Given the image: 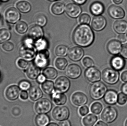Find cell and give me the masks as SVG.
Instances as JSON below:
<instances>
[{
	"instance_id": "obj_1",
	"label": "cell",
	"mask_w": 127,
	"mask_h": 126,
	"mask_svg": "<svg viewBox=\"0 0 127 126\" xmlns=\"http://www.w3.org/2000/svg\"><path fill=\"white\" fill-rule=\"evenodd\" d=\"M72 40L74 43L79 47H88L94 42L95 35L89 25L81 24L74 30L72 34Z\"/></svg>"
},
{
	"instance_id": "obj_2",
	"label": "cell",
	"mask_w": 127,
	"mask_h": 126,
	"mask_svg": "<svg viewBox=\"0 0 127 126\" xmlns=\"http://www.w3.org/2000/svg\"><path fill=\"white\" fill-rule=\"evenodd\" d=\"M107 90L106 86L103 82L99 81L93 83L89 89L90 96L94 100H99L104 97Z\"/></svg>"
},
{
	"instance_id": "obj_3",
	"label": "cell",
	"mask_w": 127,
	"mask_h": 126,
	"mask_svg": "<svg viewBox=\"0 0 127 126\" xmlns=\"http://www.w3.org/2000/svg\"><path fill=\"white\" fill-rule=\"evenodd\" d=\"M36 51L34 44L23 43L19 48V53L21 57L27 61H31L35 59Z\"/></svg>"
},
{
	"instance_id": "obj_4",
	"label": "cell",
	"mask_w": 127,
	"mask_h": 126,
	"mask_svg": "<svg viewBox=\"0 0 127 126\" xmlns=\"http://www.w3.org/2000/svg\"><path fill=\"white\" fill-rule=\"evenodd\" d=\"M101 76L102 80L105 83L111 85L117 84L120 77L118 71L110 68L104 69L102 72Z\"/></svg>"
},
{
	"instance_id": "obj_5",
	"label": "cell",
	"mask_w": 127,
	"mask_h": 126,
	"mask_svg": "<svg viewBox=\"0 0 127 126\" xmlns=\"http://www.w3.org/2000/svg\"><path fill=\"white\" fill-rule=\"evenodd\" d=\"M70 115V110L66 106L56 107L52 112V117L55 120L59 122L68 120Z\"/></svg>"
},
{
	"instance_id": "obj_6",
	"label": "cell",
	"mask_w": 127,
	"mask_h": 126,
	"mask_svg": "<svg viewBox=\"0 0 127 126\" xmlns=\"http://www.w3.org/2000/svg\"><path fill=\"white\" fill-rule=\"evenodd\" d=\"M53 107V104L50 100L42 98L35 103L34 110L38 114H47L52 110Z\"/></svg>"
},
{
	"instance_id": "obj_7",
	"label": "cell",
	"mask_w": 127,
	"mask_h": 126,
	"mask_svg": "<svg viewBox=\"0 0 127 126\" xmlns=\"http://www.w3.org/2000/svg\"><path fill=\"white\" fill-rule=\"evenodd\" d=\"M118 112L117 109L113 107L108 106L104 109L101 114L102 120L106 123H113L117 119Z\"/></svg>"
},
{
	"instance_id": "obj_8",
	"label": "cell",
	"mask_w": 127,
	"mask_h": 126,
	"mask_svg": "<svg viewBox=\"0 0 127 126\" xmlns=\"http://www.w3.org/2000/svg\"><path fill=\"white\" fill-rule=\"evenodd\" d=\"M71 81L65 76H60L55 81V90L59 92L65 93L67 92L71 87Z\"/></svg>"
},
{
	"instance_id": "obj_9",
	"label": "cell",
	"mask_w": 127,
	"mask_h": 126,
	"mask_svg": "<svg viewBox=\"0 0 127 126\" xmlns=\"http://www.w3.org/2000/svg\"><path fill=\"white\" fill-rule=\"evenodd\" d=\"M50 52L47 49L39 51L35 58L34 64L39 69L45 68L49 64Z\"/></svg>"
},
{
	"instance_id": "obj_10",
	"label": "cell",
	"mask_w": 127,
	"mask_h": 126,
	"mask_svg": "<svg viewBox=\"0 0 127 126\" xmlns=\"http://www.w3.org/2000/svg\"><path fill=\"white\" fill-rule=\"evenodd\" d=\"M84 75L89 82L93 83L98 82L101 79L100 71L95 67L87 68L84 72Z\"/></svg>"
},
{
	"instance_id": "obj_11",
	"label": "cell",
	"mask_w": 127,
	"mask_h": 126,
	"mask_svg": "<svg viewBox=\"0 0 127 126\" xmlns=\"http://www.w3.org/2000/svg\"><path fill=\"white\" fill-rule=\"evenodd\" d=\"M6 21L10 24H15L18 22L21 18L19 11L14 7L8 8L4 14Z\"/></svg>"
},
{
	"instance_id": "obj_12",
	"label": "cell",
	"mask_w": 127,
	"mask_h": 126,
	"mask_svg": "<svg viewBox=\"0 0 127 126\" xmlns=\"http://www.w3.org/2000/svg\"><path fill=\"white\" fill-rule=\"evenodd\" d=\"M71 101L74 106L81 107L88 103V98L86 94L81 91H76L71 96Z\"/></svg>"
},
{
	"instance_id": "obj_13",
	"label": "cell",
	"mask_w": 127,
	"mask_h": 126,
	"mask_svg": "<svg viewBox=\"0 0 127 126\" xmlns=\"http://www.w3.org/2000/svg\"><path fill=\"white\" fill-rule=\"evenodd\" d=\"M21 89L18 86L12 85L8 87L5 92V96L8 100L15 101L19 97Z\"/></svg>"
},
{
	"instance_id": "obj_14",
	"label": "cell",
	"mask_w": 127,
	"mask_h": 126,
	"mask_svg": "<svg viewBox=\"0 0 127 126\" xmlns=\"http://www.w3.org/2000/svg\"><path fill=\"white\" fill-rule=\"evenodd\" d=\"M82 70L80 67L75 64H70L67 67L66 74L68 77L75 80L80 77L82 74Z\"/></svg>"
},
{
	"instance_id": "obj_15",
	"label": "cell",
	"mask_w": 127,
	"mask_h": 126,
	"mask_svg": "<svg viewBox=\"0 0 127 126\" xmlns=\"http://www.w3.org/2000/svg\"><path fill=\"white\" fill-rule=\"evenodd\" d=\"M65 11L69 17L72 18H76L81 14L82 9L77 4L70 3L66 5Z\"/></svg>"
},
{
	"instance_id": "obj_16",
	"label": "cell",
	"mask_w": 127,
	"mask_h": 126,
	"mask_svg": "<svg viewBox=\"0 0 127 126\" xmlns=\"http://www.w3.org/2000/svg\"><path fill=\"white\" fill-rule=\"evenodd\" d=\"M107 24V21L104 16L101 15L95 16L91 23L92 28L95 31L100 32L103 30Z\"/></svg>"
},
{
	"instance_id": "obj_17",
	"label": "cell",
	"mask_w": 127,
	"mask_h": 126,
	"mask_svg": "<svg viewBox=\"0 0 127 126\" xmlns=\"http://www.w3.org/2000/svg\"><path fill=\"white\" fill-rule=\"evenodd\" d=\"M84 52L83 49L79 46L74 47L69 50L68 55L69 58L75 62L80 60L83 57Z\"/></svg>"
},
{
	"instance_id": "obj_18",
	"label": "cell",
	"mask_w": 127,
	"mask_h": 126,
	"mask_svg": "<svg viewBox=\"0 0 127 126\" xmlns=\"http://www.w3.org/2000/svg\"><path fill=\"white\" fill-rule=\"evenodd\" d=\"M109 15L115 19H120L124 18L125 12L124 9L119 6L112 5L108 9Z\"/></svg>"
},
{
	"instance_id": "obj_19",
	"label": "cell",
	"mask_w": 127,
	"mask_h": 126,
	"mask_svg": "<svg viewBox=\"0 0 127 126\" xmlns=\"http://www.w3.org/2000/svg\"><path fill=\"white\" fill-rule=\"evenodd\" d=\"M122 44L119 40H112L110 41L107 45V49L110 54L117 55L122 49Z\"/></svg>"
},
{
	"instance_id": "obj_20",
	"label": "cell",
	"mask_w": 127,
	"mask_h": 126,
	"mask_svg": "<svg viewBox=\"0 0 127 126\" xmlns=\"http://www.w3.org/2000/svg\"><path fill=\"white\" fill-rule=\"evenodd\" d=\"M110 64L112 69L117 71H121L124 68L126 62L122 56L116 55L111 58Z\"/></svg>"
},
{
	"instance_id": "obj_21",
	"label": "cell",
	"mask_w": 127,
	"mask_h": 126,
	"mask_svg": "<svg viewBox=\"0 0 127 126\" xmlns=\"http://www.w3.org/2000/svg\"><path fill=\"white\" fill-rule=\"evenodd\" d=\"M53 102L57 106H62L66 104L67 101V97L64 93L56 91L51 95Z\"/></svg>"
},
{
	"instance_id": "obj_22",
	"label": "cell",
	"mask_w": 127,
	"mask_h": 126,
	"mask_svg": "<svg viewBox=\"0 0 127 126\" xmlns=\"http://www.w3.org/2000/svg\"><path fill=\"white\" fill-rule=\"evenodd\" d=\"M30 99L33 102L38 101L43 97L44 94L41 88L37 86H32L29 91Z\"/></svg>"
},
{
	"instance_id": "obj_23",
	"label": "cell",
	"mask_w": 127,
	"mask_h": 126,
	"mask_svg": "<svg viewBox=\"0 0 127 126\" xmlns=\"http://www.w3.org/2000/svg\"><path fill=\"white\" fill-rule=\"evenodd\" d=\"M117 92L113 90H107L103 97L104 102L107 105L113 106L116 104L118 100Z\"/></svg>"
},
{
	"instance_id": "obj_24",
	"label": "cell",
	"mask_w": 127,
	"mask_h": 126,
	"mask_svg": "<svg viewBox=\"0 0 127 126\" xmlns=\"http://www.w3.org/2000/svg\"><path fill=\"white\" fill-rule=\"evenodd\" d=\"M28 36L33 40H36L43 37L44 31L41 27L38 25L32 26L28 32Z\"/></svg>"
},
{
	"instance_id": "obj_25",
	"label": "cell",
	"mask_w": 127,
	"mask_h": 126,
	"mask_svg": "<svg viewBox=\"0 0 127 126\" xmlns=\"http://www.w3.org/2000/svg\"><path fill=\"white\" fill-rule=\"evenodd\" d=\"M41 73L40 69L35 64H30L26 70L27 77L31 80H36Z\"/></svg>"
},
{
	"instance_id": "obj_26",
	"label": "cell",
	"mask_w": 127,
	"mask_h": 126,
	"mask_svg": "<svg viewBox=\"0 0 127 126\" xmlns=\"http://www.w3.org/2000/svg\"><path fill=\"white\" fill-rule=\"evenodd\" d=\"M113 28L118 34H125L127 32V21L123 20L116 21L113 24Z\"/></svg>"
},
{
	"instance_id": "obj_27",
	"label": "cell",
	"mask_w": 127,
	"mask_h": 126,
	"mask_svg": "<svg viewBox=\"0 0 127 126\" xmlns=\"http://www.w3.org/2000/svg\"><path fill=\"white\" fill-rule=\"evenodd\" d=\"M104 10L103 4L99 1L93 2L90 6V12L92 14L95 16L101 15L103 13Z\"/></svg>"
},
{
	"instance_id": "obj_28",
	"label": "cell",
	"mask_w": 127,
	"mask_h": 126,
	"mask_svg": "<svg viewBox=\"0 0 127 126\" xmlns=\"http://www.w3.org/2000/svg\"><path fill=\"white\" fill-rule=\"evenodd\" d=\"M50 117L46 114H41L36 115L34 122L36 126H46L50 123Z\"/></svg>"
},
{
	"instance_id": "obj_29",
	"label": "cell",
	"mask_w": 127,
	"mask_h": 126,
	"mask_svg": "<svg viewBox=\"0 0 127 126\" xmlns=\"http://www.w3.org/2000/svg\"><path fill=\"white\" fill-rule=\"evenodd\" d=\"M41 87L44 93L48 95H51L55 91V86L53 81L46 80L42 84Z\"/></svg>"
},
{
	"instance_id": "obj_30",
	"label": "cell",
	"mask_w": 127,
	"mask_h": 126,
	"mask_svg": "<svg viewBox=\"0 0 127 126\" xmlns=\"http://www.w3.org/2000/svg\"><path fill=\"white\" fill-rule=\"evenodd\" d=\"M98 117L95 115L89 114L84 116L82 123L84 126H94L97 121Z\"/></svg>"
},
{
	"instance_id": "obj_31",
	"label": "cell",
	"mask_w": 127,
	"mask_h": 126,
	"mask_svg": "<svg viewBox=\"0 0 127 126\" xmlns=\"http://www.w3.org/2000/svg\"><path fill=\"white\" fill-rule=\"evenodd\" d=\"M42 74L49 80H54L58 76V72L55 68L53 67H48L44 69Z\"/></svg>"
},
{
	"instance_id": "obj_32",
	"label": "cell",
	"mask_w": 127,
	"mask_h": 126,
	"mask_svg": "<svg viewBox=\"0 0 127 126\" xmlns=\"http://www.w3.org/2000/svg\"><path fill=\"white\" fill-rule=\"evenodd\" d=\"M17 9L23 13L29 12L31 9L30 4L27 1L21 0L18 1L16 4Z\"/></svg>"
},
{
	"instance_id": "obj_33",
	"label": "cell",
	"mask_w": 127,
	"mask_h": 126,
	"mask_svg": "<svg viewBox=\"0 0 127 126\" xmlns=\"http://www.w3.org/2000/svg\"><path fill=\"white\" fill-rule=\"evenodd\" d=\"M65 10V4L61 2H57L54 3L51 7V12L53 14L56 15H62Z\"/></svg>"
},
{
	"instance_id": "obj_34",
	"label": "cell",
	"mask_w": 127,
	"mask_h": 126,
	"mask_svg": "<svg viewBox=\"0 0 127 126\" xmlns=\"http://www.w3.org/2000/svg\"><path fill=\"white\" fill-rule=\"evenodd\" d=\"M34 46L38 51L44 50L47 49L48 47V42L46 39L42 37L36 40Z\"/></svg>"
},
{
	"instance_id": "obj_35",
	"label": "cell",
	"mask_w": 127,
	"mask_h": 126,
	"mask_svg": "<svg viewBox=\"0 0 127 126\" xmlns=\"http://www.w3.org/2000/svg\"><path fill=\"white\" fill-rule=\"evenodd\" d=\"M69 50L68 47L63 44H61L56 47L55 53L59 57H65L68 54Z\"/></svg>"
},
{
	"instance_id": "obj_36",
	"label": "cell",
	"mask_w": 127,
	"mask_h": 126,
	"mask_svg": "<svg viewBox=\"0 0 127 126\" xmlns=\"http://www.w3.org/2000/svg\"><path fill=\"white\" fill-rule=\"evenodd\" d=\"M11 33L9 30L5 28L0 29V43H4L9 40Z\"/></svg>"
},
{
	"instance_id": "obj_37",
	"label": "cell",
	"mask_w": 127,
	"mask_h": 126,
	"mask_svg": "<svg viewBox=\"0 0 127 126\" xmlns=\"http://www.w3.org/2000/svg\"><path fill=\"white\" fill-rule=\"evenodd\" d=\"M68 62L67 60L64 58H58L55 61V66L59 70H64L66 68Z\"/></svg>"
},
{
	"instance_id": "obj_38",
	"label": "cell",
	"mask_w": 127,
	"mask_h": 126,
	"mask_svg": "<svg viewBox=\"0 0 127 126\" xmlns=\"http://www.w3.org/2000/svg\"><path fill=\"white\" fill-rule=\"evenodd\" d=\"M90 111L94 114H100L103 109V106L102 104L99 102L93 103L90 107Z\"/></svg>"
},
{
	"instance_id": "obj_39",
	"label": "cell",
	"mask_w": 127,
	"mask_h": 126,
	"mask_svg": "<svg viewBox=\"0 0 127 126\" xmlns=\"http://www.w3.org/2000/svg\"><path fill=\"white\" fill-rule=\"evenodd\" d=\"M28 26L24 21H21L16 23L15 30L16 32L20 34L25 33L28 29Z\"/></svg>"
},
{
	"instance_id": "obj_40",
	"label": "cell",
	"mask_w": 127,
	"mask_h": 126,
	"mask_svg": "<svg viewBox=\"0 0 127 126\" xmlns=\"http://www.w3.org/2000/svg\"><path fill=\"white\" fill-rule=\"evenodd\" d=\"M34 21L36 25L43 27L47 24V18L44 15L40 14L35 17Z\"/></svg>"
},
{
	"instance_id": "obj_41",
	"label": "cell",
	"mask_w": 127,
	"mask_h": 126,
	"mask_svg": "<svg viewBox=\"0 0 127 126\" xmlns=\"http://www.w3.org/2000/svg\"><path fill=\"white\" fill-rule=\"evenodd\" d=\"M21 90L24 91L29 90L32 87L30 81L27 80H22L20 81L18 84Z\"/></svg>"
},
{
	"instance_id": "obj_42",
	"label": "cell",
	"mask_w": 127,
	"mask_h": 126,
	"mask_svg": "<svg viewBox=\"0 0 127 126\" xmlns=\"http://www.w3.org/2000/svg\"><path fill=\"white\" fill-rule=\"evenodd\" d=\"M91 17L87 13H83L79 18V22L80 24H89L91 21Z\"/></svg>"
},
{
	"instance_id": "obj_43",
	"label": "cell",
	"mask_w": 127,
	"mask_h": 126,
	"mask_svg": "<svg viewBox=\"0 0 127 126\" xmlns=\"http://www.w3.org/2000/svg\"><path fill=\"white\" fill-rule=\"evenodd\" d=\"M127 102V95L123 92H120L118 94L117 103L119 105L123 106Z\"/></svg>"
},
{
	"instance_id": "obj_44",
	"label": "cell",
	"mask_w": 127,
	"mask_h": 126,
	"mask_svg": "<svg viewBox=\"0 0 127 126\" xmlns=\"http://www.w3.org/2000/svg\"><path fill=\"white\" fill-rule=\"evenodd\" d=\"M82 63L84 66L87 68H90L94 66V62L92 58L89 57H86L83 59Z\"/></svg>"
},
{
	"instance_id": "obj_45",
	"label": "cell",
	"mask_w": 127,
	"mask_h": 126,
	"mask_svg": "<svg viewBox=\"0 0 127 126\" xmlns=\"http://www.w3.org/2000/svg\"><path fill=\"white\" fill-rule=\"evenodd\" d=\"M1 47L5 52H10L14 49V44L12 42L6 41L2 44Z\"/></svg>"
},
{
	"instance_id": "obj_46",
	"label": "cell",
	"mask_w": 127,
	"mask_h": 126,
	"mask_svg": "<svg viewBox=\"0 0 127 126\" xmlns=\"http://www.w3.org/2000/svg\"><path fill=\"white\" fill-rule=\"evenodd\" d=\"M16 63L18 66L22 69H26L29 66V63L27 61L22 58L18 59Z\"/></svg>"
},
{
	"instance_id": "obj_47",
	"label": "cell",
	"mask_w": 127,
	"mask_h": 126,
	"mask_svg": "<svg viewBox=\"0 0 127 126\" xmlns=\"http://www.w3.org/2000/svg\"><path fill=\"white\" fill-rule=\"evenodd\" d=\"M79 114L82 116L84 117L87 115L89 112V108L87 106H83L80 107L78 110Z\"/></svg>"
},
{
	"instance_id": "obj_48",
	"label": "cell",
	"mask_w": 127,
	"mask_h": 126,
	"mask_svg": "<svg viewBox=\"0 0 127 126\" xmlns=\"http://www.w3.org/2000/svg\"><path fill=\"white\" fill-rule=\"evenodd\" d=\"M118 40L122 44H125L127 43V36L124 34H120L118 37Z\"/></svg>"
},
{
	"instance_id": "obj_49",
	"label": "cell",
	"mask_w": 127,
	"mask_h": 126,
	"mask_svg": "<svg viewBox=\"0 0 127 126\" xmlns=\"http://www.w3.org/2000/svg\"><path fill=\"white\" fill-rule=\"evenodd\" d=\"M29 93L27 91L22 90L20 94V97L23 100H27L29 98Z\"/></svg>"
},
{
	"instance_id": "obj_50",
	"label": "cell",
	"mask_w": 127,
	"mask_h": 126,
	"mask_svg": "<svg viewBox=\"0 0 127 126\" xmlns=\"http://www.w3.org/2000/svg\"><path fill=\"white\" fill-rule=\"evenodd\" d=\"M121 55L124 58L127 59V44L125 45L122 47L121 52Z\"/></svg>"
},
{
	"instance_id": "obj_51",
	"label": "cell",
	"mask_w": 127,
	"mask_h": 126,
	"mask_svg": "<svg viewBox=\"0 0 127 126\" xmlns=\"http://www.w3.org/2000/svg\"><path fill=\"white\" fill-rule=\"evenodd\" d=\"M46 80V77L43 74L39 75L36 79V81L39 84H42Z\"/></svg>"
},
{
	"instance_id": "obj_52",
	"label": "cell",
	"mask_w": 127,
	"mask_h": 126,
	"mask_svg": "<svg viewBox=\"0 0 127 126\" xmlns=\"http://www.w3.org/2000/svg\"><path fill=\"white\" fill-rule=\"evenodd\" d=\"M121 80L125 83L127 82V71L123 72L121 75Z\"/></svg>"
},
{
	"instance_id": "obj_53",
	"label": "cell",
	"mask_w": 127,
	"mask_h": 126,
	"mask_svg": "<svg viewBox=\"0 0 127 126\" xmlns=\"http://www.w3.org/2000/svg\"><path fill=\"white\" fill-rule=\"evenodd\" d=\"M59 126H71V123L68 120L61 121L59 123Z\"/></svg>"
},
{
	"instance_id": "obj_54",
	"label": "cell",
	"mask_w": 127,
	"mask_h": 126,
	"mask_svg": "<svg viewBox=\"0 0 127 126\" xmlns=\"http://www.w3.org/2000/svg\"><path fill=\"white\" fill-rule=\"evenodd\" d=\"M121 91L123 93L127 95V82L123 84L122 86Z\"/></svg>"
},
{
	"instance_id": "obj_55",
	"label": "cell",
	"mask_w": 127,
	"mask_h": 126,
	"mask_svg": "<svg viewBox=\"0 0 127 126\" xmlns=\"http://www.w3.org/2000/svg\"><path fill=\"white\" fill-rule=\"evenodd\" d=\"M94 126H108L107 124L102 121H98Z\"/></svg>"
},
{
	"instance_id": "obj_56",
	"label": "cell",
	"mask_w": 127,
	"mask_h": 126,
	"mask_svg": "<svg viewBox=\"0 0 127 126\" xmlns=\"http://www.w3.org/2000/svg\"><path fill=\"white\" fill-rule=\"evenodd\" d=\"M75 3L78 5H82L85 3L87 0H72Z\"/></svg>"
},
{
	"instance_id": "obj_57",
	"label": "cell",
	"mask_w": 127,
	"mask_h": 126,
	"mask_svg": "<svg viewBox=\"0 0 127 126\" xmlns=\"http://www.w3.org/2000/svg\"><path fill=\"white\" fill-rule=\"evenodd\" d=\"M46 126H59V124L55 122H51L50 123Z\"/></svg>"
},
{
	"instance_id": "obj_58",
	"label": "cell",
	"mask_w": 127,
	"mask_h": 126,
	"mask_svg": "<svg viewBox=\"0 0 127 126\" xmlns=\"http://www.w3.org/2000/svg\"><path fill=\"white\" fill-rule=\"evenodd\" d=\"M113 1L116 4H119L123 2V0H113Z\"/></svg>"
},
{
	"instance_id": "obj_59",
	"label": "cell",
	"mask_w": 127,
	"mask_h": 126,
	"mask_svg": "<svg viewBox=\"0 0 127 126\" xmlns=\"http://www.w3.org/2000/svg\"><path fill=\"white\" fill-rule=\"evenodd\" d=\"M0 0L1 1H2V2H6L8 1L9 0Z\"/></svg>"
},
{
	"instance_id": "obj_60",
	"label": "cell",
	"mask_w": 127,
	"mask_h": 126,
	"mask_svg": "<svg viewBox=\"0 0 127 126\" xmlns=\"http://www.w3.org/2000/svg\"><path fill=\"white\" fill-rule=\"evenodd\" d=\"M125 126H127V119L126 120L125 123Z\"/></svg>"
},
{
	"instance_id": "obj_61",
	"label": "cell",
	"mask_w": 127,
	"mask_h": 126,
	"mask_svg": "<svg viewBox=\"0 0 127 126\" xmlns=\"http://www.w3.org/2000/svg\"><path fill=\"white\" fill-rule=\"evenodd\" d=\"M47 0L49 1H54L58 0Z\"/></svg>"
},
{
	"instance_id": "obj_62",
	"label": "cell",
	"mask_w": 127,
	"mask_h": 126,
	"mask_svg": "<svg viewBox=\"0 0 127 126\" xmlns=\"http://www.w3.org/2000/svg\"><path fill=\"white\" fill-rule=\"evenodd\" d=\"M1 78V74L0 72V80Z\"/></svg>"
},
{
	"instance_id": "obj_63",
	"label": "cell",
	"mask_w": 127,
	"mask_h": 126,
	"mask_svg": "<svg viewBox=\"0 0 127 126\" xmlns=\"http://www.w3.org/2000/svg\"></svg>"
}]
</instances>
